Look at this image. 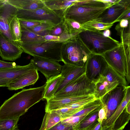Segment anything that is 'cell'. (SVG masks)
I'll list each match as a JSON object with an SVG mask.
<instances>
[{
    "mask_svg": "<svg viewBox=\"0 0 130 130\" xmlns=\"http://www.w3.org/2000/svg\"><path fill=\"white\" fill-rule=\"evenodd\" d=\"M126 86L119 84L99 99L106 113V120L113 114L121 103L125 95Z\"/></svg>",
    "mask_w": 130,
    "mask_h": 130,
    "instance_id": "obj_9",
    "label": "cell"
},
{
    "mask_svg": "<svg viewBox=\"0 0 130 130\" xmlns=\"http://www.w3.org/2000/svg\"><path fill=\"white\" fill-rule=\"evenodd\" d=\"M89 113L79 116L71 117L61 121L64 125L72 126L74 128Z\"/></svg>",
    "mask_w": 130,
    "mask_h": 130,
    "instance_id": "obj_37",
    "label": "cell"
},
{
    "mask_svg": "<svg viewBox=\"0 0 130 130\" xmlns=\"http://www.w3.org/2000/svg\"><path fill=\"white\" fill-rule=\"evenodd\" d=\"M102 106L89 113L77 125L73 130H91L99 122L98 112Z\"/></svg>",
    "mask_w": 130,
    "mask_h": 130,
    "instance_id": "obj_21",
    "label": "cell"
},
{
    "mask_svg": "<svg viewBox=\"0 0 130 130\" xmlns=\"http://www.w3.org/2000/svg\"><path fill=\"white\" fill-rule=\"evenodd\" d=\"M34 68L30 63L25 66L19 65L14 68L0 70V78L9 83Z\"/></svg>",
    "mask_w": 130,
    "mask_h": 130,
    "instance_id": "obj_18",
    "label": "cell"
},
{
    "mask_svg": "<svg viewBox=\"0 0 130 130\" xmlns=\"http://www.w3.org/2000/svg\"><path fill=\"white\" fill-rule=\"evenodd\" d=\"M115 29L117 31V35L120 36V43L130 46V24L126 27H122L118 24Z\"/></svg>",
    "mask_w": 130,
    "mask_h": 130,
    "instance_id": "obj_29",
    "label": "cell"
},
{
    "mask_svg": "<svg viewBox=\"0 0 130 130\" xmlns=\"http://www.w3.org/2000/svg\"><path fill=\"white\" fill-rule=\"evenodd\" d=\"M45 84L23 89L6 100L0 107V120L19 118L28 109L43 99Z\"/></svg>",
    "mask_w": 130,
    "mask_h": 130,
    "instance_id": "obj_1",
    "label": "cell"
},
{
    "mask_svg": "<svg viewBox=\"0 0 130 130\" xmlns=\"http://www.w3.org/2000/svg\"><path fill=\"white\" fill-rule=\"evenodd\" d=\"M17 11V8L9 3L6 0L0 7V34L16 44L11 33L10 25L12 20L16 16Z\"/></svg>",
    "mask_w": 130,
    "mask_h": 130,
    "instance_id": "obj_12",
    "label": "cell"
},
{
    "mask_svg": "<svg viewBox=\"0 0 130 130\" xmlns=\"http://www.w3.org/2000/svg\"><path fill=\"white\" fill-rule=\"evenodd\" d=\"M130 7L128 8L117 20L116 22H119L123 19H130Z\"/></svg>",
    "mask_w": 130,
    "mask_h": 130,
    "instance_id": "obj_42",
    "label": "cell"
},
{
    "mask_svg": "<svg viewBox=\"0 0 130 130\" xmlns=\"http://www.w3.org/2000/svg\"><path fill=\"white\" fill-rule=\"evenodd\" d=\"M123 0H119L107 8L96 19L94 20L100 23L107 24H114L130 6L124 4Z\"/></svg>",
    "mask_w": 130,
    "mask_h": 130,
    "instance_id": "obj_13",
    "label": "cell"
},
{
    "mask_svg": "<svg viewBox=\"0 0 130 130\" xmlns=\"http://www.w3.org/2000/svg\"><path fill=\"white\" fill-rule=\"evenodd\" d=\"M102 130H112L111 127L103 128Z\"/></svg>",
    "mask_w": 130,
    "mask_h": 130,
    "instance_id": "obj_48",
    "label": "cell"
},
{
    "mask_svg": "<svg viewBox=\"0 0 130 130\" xmlns=\"http://www.w3.org/2000/svg\"><path fill=\"white\" fill-rule=\"evenodd\" d=\"M130 102V86L126 87L125 95L120 105L113 114L107 119L102 122L103 128L111 127L115 120L123 111L127 105Z\"/></svg>",
    "mask_w": 130,
    "mask_h": 130,
    "instance_id": "obj_20",
    "label": "cell"
},
{
    "mask_svg": "<svg viewBox=\"0 0 130 130\" xmlns=\"http://www.w3.org/2000/svg\"><path fill=\"white\" fill-rule=\"evenodd\" d=\"M130 119V114L124 109L111 126L112 130H123L128 123Z\"/></svg>",
    "mask_w": 130,
    "mask_h": 130,
    "instance_id": "obj_30",
    "label": "cell"
},
{
    "mask_svg": "<svg viewBox=\"0 0 130 130\" xmlns=\"http://www.w3.org/2000/svg\"><path fill=\"white\" fill-rule=\"evenodd\" d=\"M10 29L14 41L19 46L21 43V29L20 23L16 16L12 20L10 25Z\"/></svg>",
    "mask_w": 130,
    "mask_h": 130,
    "instance_id": "obj_26",
    "label": "cell"
},
{
    "mask_svg": "<svg viewBox=\"0 0 130 130\" xmlns=\"http://www.w3.org/2000/svg\"><path fill=\"white\" fill-rule=\"evenodd\" d=\"M106 119V114L104 109L102 107L99 110L98 112V122H102L103 120Z\"/></svg>",
    "mask_w": 130,
    "mask_h": 130,
    "instance_id": "obj_41",
    "label": "cell"
},
{
    "mask_svg": "<svg viewBox=\"0 0 130 130\" xmlns=\"http://www.w3.org/2000/svg\"><path fill=\"white\" fill-rule=\"evenodd\" d=\"M85 66H76L64 64L62 66L61 73L63 79L58 86L54 95L67 85L85 73Z\"/></svg>",
    "mask_w": 130,
    "mask_h": 130,
    "instance_id": "obj_15",
    "label": "cell"
},
{
    "mask_svg": "<svg viewBox=\"0 0 130 130\" xmlns=\"http://www.w3.org/2000/svg\"><path fill=\"white\" fill-rule=\"evenodd\" d=\"M45 6L63 18L68 8L78 0H42Z\"/></svg>",
    "mask_w": 130,
    "mask_h": 130,
    "instance_id": "obj_19",
    "label": "cell"
},
{
    "mask_svg": "<svg viewBox=\"0 0 130 130\" xmlns=\"http://www.w3.org/2000/svg\"><path fill=\"white\" fill-rule=\"evenodd\" d=\"M79 33L69 34L64 32L61 35L58 36L50 35L43 36L46 41H55L64 42L77 36Z\"/></svg>",
    "mask_w": 130,
    "mask_h": 130,
    "instance_id": "obj_32",
    "label": "cell"
},
{
    "mask_svg": "<svg viewBox=\"0 0 130 130\" xmlns=\"http://www.w3.org/2000/svg\"><path fill=\"white\" fill-rule=\"evenodd\" d=\"M103 32L105 36L106 37H110V32L109 29L104 30Z\"/></svg>",
    "mask_w": 130,
    "mask_h": 130,
    "instance_id": "obj_45",
    "label": "cell"
},
{
    "mask_svg": "<svg viewBox=\"0 0 130 130\" xmlns=\"http://www.w3.org/2000/svg\"><path fill=\"white\" fill-rule=\"evenodd\" d=\"M21 43H32L46 41L43 36L33 32L22 26H21Z\"/></svg>",
    "mask_w": 130,
    "mask_h": 130,
    "instance_id": "obj_25",
    "label": "cell"
},
{
    "mask_svg": "<svg viewBox=\"0 0 130 130\" xmlns=\"http://www.w3.org/2000/svg\"><path fill=\"white\" fill-rule=\"evenodd\" d=\"M94 87V84L87 78L85 73L69 84L52 99L93 95Z\"/></svg>",
    "mask_w": 130,
    "mask_h": 130,
    "instance_id": "obj_5",
    "label": "cell"
},
{
    "mask_svg": "<svg viewBox=\"0 0 130 130\" xmlns=\"http://www.w3.org/2000/svg\"><path fill=\"white\" fill-rule=\"evenodd\" d=\"M30 61L34 68L41 73L47 80L59 74L61 72L62 66L56 61L34 56Z\"/></svg>",
    "mask_w": 130,
    "mask_h": 130,
    "instance_id": "obj_11",
    "label": "cell"
},
{
    "mask_svg": "<svg viewBox=\"0 0 130 130\" xmlns=\"http://www.w3.org/2000/svg\"><path fill=\"white\" fill-rule=\"evenodd\" d=\"M124 110L126 112L130 114V102L127 105Z\"/></svg>",
    "mask_w": 130,
    "mask_h": 130,
    "instance_id": "obj_46",
    "label": "cell"
},
{
    "mask_svg": "<svg viewBox=\"0 0 130 130\" xmlns=\"http://www.w3.org/2000/svg\"><path fill=\"white\" fill-rule=\"evenodd\" d=\"M17 9L30 10L41 8L45 6L42 0H6Z\"/></svg>",
    "mask_w": 130,
    "mask_h": 130,
    "instance_id": "obj_23",
    "label": "cell"
},
{
    "mask_svg": "<svg viewBox=\"0 0 130 130\" xmlns=\"http://www.w3.org/2000/svg\"></svg>",
    "mask_w": 130,
    "mask_h": 130,
    "instance_id": "obj_49",
    "label": "cell"
},
{
    "mask_svg": "<svg viewBox=\"0 0 130 130\" xmlns=\"http://www.w3.org/2000/svg\"><path fill=\"white\" fill-rule=\"evenodd\" d=\"M23 52L19 46L0 34V56L3 60L15 61L21 57Z\"/></svg>",
    "mask_w": 130,
    "mask_h": 130,
    "instance_id": "obj_14",
    "label": "cell"
},
{
    "mask_svg": "<svg viewBox=\"0 0 130 130\" xmlns=\"http://www.w3.org/2000/svg\"><path fill=\"white\" fill-rule=\"evenodd\" d=\"M62 120L59 115L54 111L45 112L39 130H47Z\"/></svg>",
    "mask_w": 130,
    "mask_h": 130,
    "instance_id": "obj_24",
    "label": "cell"
},
{
    "mask_svg": "<svg viewBox=\"0 0 130 130\" xmlns=\"http://www.w3.org/2000/svg\"><path fill=\"white\" fill-rule=\"evenodd\" d=\"M130 46L120 43L118 46L102 55L109 66L125 78L126 60L130 59Z\"/></svg>",
    "mask_w": 130,
    "mask_h": 130,
    "instance_id": "obj_6",
    "label": "cell"
},
{
    "mask_svg": "<svg viewBox=\"0 0 130 130\" xmlns=\"http://www.w3.org/2000/svg\"><path fill=\"white\" fill-rule=\"evenodd\" d=\"M78 36L92 54L102 55L120 44L110 37L105 36L101 31L84 30Z\"/></svg>",
    "mask_w": 130,
    "mask_h": 130,
    "instance_id": "obj_2",
    "label": "cell"
},
{
    "mask_svg": "<svg viewBox=\"0 0 130 130\" xmlns=\"http://www.w3.org/2000/svg\"><path fill=\"white\" fill-rule=\"evenodd\" d=\"M108 66L102 55L91 54L85 64L86 75L94 84L98 80Z\"/></svg>",
    "mask_w": 130,
    "mask_h": 130,
    "instance_id": "obj_10",
    "label": "cell"
},
{
    "mask_svg": "<svg viewBox=\"0 0 130 130\" xmlns=\"http://www.w3.org/2000/svg\"><path fill=\"white\" fill-rule=\"evenodd\" d=\"M102 122H99L91 130H102Z\"/></svg>",
    "mask_w": 130,
    "mask_h": 130,
    "instance_id": "obj_44",
    "label": "cell"
},
{
    "mask_svg": "<svg viewBox=\"0 0 130 130\" xmlns=\"http://www.w3.org/2000/svg\"><path fill=\"white\" fill-rule=\"evenodd\" d=\"M19 119L0 120V130H19L17 124Z\"/></svg>",
    "mask_w": 130,
    "mask_h": 130,
    "instance_id": "obj_33",
    "label": "cell"
},
{
    "mask_svg": "<svg viewBox=\"0 0 130 130\" xmlns=\"http://www.w3.org/2000/svg\"><path fill=\"white\" fill-rule=\"evenodd\" d=\"M64 31V28L63 20L50 30L42 33L41 36H43L47 35H50L58 36L61 35Z\"/></svg>",
    "mask_w": 130,
    "mask_h": 130,
    "instance_id": "obj_36",
    "label": "cell"
},
{
    "mask_svg": "<svg viewBox=\"0 0 130 130\" xmlns=\"http://www.w3.org/2000/svg\"><path fill=\"white\" fill-rule=\"evenodd\" d=\"M17 9L16 17L19 19L50 23L56 25L63 20V18L45 6L34 10Z\"/></svg>",
    "mask_w": 130,
    "mask_h": 130,
    "instance_id": "obj_8",
    "label": "cell"
},
{
    "mask_svg": "<svg viewBox=\"0 0 130 130\" xmlns=\"http://www.w3.org/2000/svg\"><path fill=\"white\" fill-rule=\"evenodd\" d=\"M21 26L26 28L35 27L41 24L43 22L31 20L18 19Z\"/></svg>",
    "mask_w": 130,
    "mask_h": 130,
    "instance_id": "obj_38",
    "label": "cell"
},
{
    "mask_svg": "<svg viewBox=\"0 0 130 130\" xmlns=\"http://www.w3.org/2000/svg\"><path fill=\"white\" fill-rule=\"evenodd\" d=\"M91 54L78 35L63 42L61 47V56L64 64L85 66L88 58Z\"/></svg>",
    "mask_w": 130,
    "mask_h": 130,
    "instance_id": "obj_3",
    "label": "cell"
},
{
    "mask_svg": "<svg viewBox=\"0 0 130 130\" xmlns=\"http://www.w3.org/2000/svg\"><path fill=\"white\" fill-rule=\"evenodd\" d=\"M63 79V77L60 74L47 80L45 84L43 99L47 101L53 98Z\"/></svg>",
    "mask_w": 130,
    "mask_h": 130,
    "instance_id": "obj_22",
    "label": "cell"
},
{
    "mask_svg": "<svg viewBox=\"0 0 130 130\" xmlns=\"http://www.w3.org/2000/svg\"><path fill=\"white\" fill-rule=\"evenodd\" d=\"M112 4L110 0H79L74 4L90 7H101L109 6Z\"/></svg>",
    "mask_w": 130,
    "mask_h": 130,
    "instance_id": "obj_31",
    "label": "cell"
},
{
    "mask_svg": "<svg viewBox=\"0 0 130 130\" xmlns=\"http://www.w3.org/2000/svg\"><path fill=\"white\" fill-rule=\"evenodd\" d=\"M65 31L69 34L79 33L84 30L82 25L72 19H63Z\"/></svg>",
    "mask_w": 130,
    "mask_h": 130,
    "instance_id": "obj_27",
    "label": "cell"
},
{
    "mask_svg": "<svg viewBox=\"0 0 130 130\" xmlns=\"http://www.w3.org/2000/svg\"><path fill=\"white\" fill-rule=\"evenodd\" d=\"M109 6L93 7L73 4L68 8L63 19L73 20L82 25L96 19Z\"/></svg>",
    "mask_w": 130,
    "mask_h": 130,
    "instance_id": "obj_7",
    "label": "cell"
},
{
    "mask_svg": "<svg viewBox=\"0 0 130 130\" xmlns=\"http://www.w3.org/2000/svg\"><path fill=\"white\" fill-rule=\"evenodd\" d=\"M74 127L63 124L61 121L47 130H73Z\"/></svg>",
    "mask_w": 130,
    "mask_h": 130,
    "instance_id": "obj_39",
    "label": "cell"
},
{
    "mask_svg": "<svg viewBox=\"0 0 130 130\" xmlns=\"http://www.w3.org/2000/svg\"><path fill=\"white\" fill-rule=\"evenodd\" d=\"M63 42L52 41L32 43H21L23 52L33 57L38 56L58 62L62 61L61 47Z\"/></svg>",
    "mask_w": 130,
    "mask_h": 130,
    "instance_id": "obj_4",
    "label": "cell"
},
{
    "mask_svg": "<svg viewBox=\"0 0 130 130\" xmlns=\"http://www.w3.org/2000/svg\"><path fill=\"white\" fill-rule=\"evenodd\" d=\"M15 62H8L0 60V70L17 67Z\"/></svg>",
    "mask_w": 130,
    "mask_h": 130,
    "instance_id": "obj_40",
    "label": "cell"
},
{
    "mask_svg": "<svg viewBox=\"0 0 130 130\" xmlns=\"http://www.w3.org/2000/svg\"><path fill=\"white\" fill-rule=\"evenodd\" d=\"M6 0H0V7H1L4 4Z\"/></svg>",
    "mask_w": 130,
    "mask_h": 130,
    "instance_id": "obj_47",
    "label": "cell"
},
{
    "mask_svg": "<svg viewBox=\"0 0 130 130\" xmlns=\"http://www.w3.org/2000/svg\"><path fill=\"white\" fill-rule=\"evenodd\" d=\"M113 24L103 23L94 20L83 24L82 28L83 30L101 31L109 29Z\"/></svg>",
    "mask_w": 130,
    "mask_h": 130,
    "instance_id": "obj_28",
    "label": "cell"
},
{
    "mask_svg": "<svg viewBox=\"0 0 130 130\" xmlns=\"http://www.w3.org/2000/svg\"><path fill=\"white\" fill-rule=\"evenodd\" d=\"M9 84L5 80L0 78V87H7Z\"/></svg>",
    "mask_w": 130,
    "mask_h": 130,
    "instance_id": "obj_43",
    "label": "cell"
},
{
    "mask_svg": "<svg viewBox=\"0 0 130 130\" xmlns=\"http://www.w3.org/2000/svg\"><path fill=\"white\" fill-rule=\"evenodd\" d=\"M56 25L51 23L44 22L40 25L35 27L26 28L33 32L41 36L42 33L50 30Z\"/></svg>",
    "mask_w": 130,
    "mask_h": 130,
    "instance_id": "obj_34",
    "label": "cell"
},
{
    "mask_svg": "<svg viewBox=\"0 0 130 130\" xmlns=\"http://www.w3.org/2000/svg\"><path fill=\"white\" fill-rule=\"evenodd\" d=\"M39 78L38 71L32 69L13 81L8 84V89L11 90H16L34 85Z\"/></svg>",
    "mask_w": 130,
    "mask_h": 130,
    "instance_id": "obj_16",
    "label": "cell"
},
{
    "mask_svg": "<svg viewBox=\"0 0 130 130\" xmlns=\"http://www.w3.org/2000/svg\"><path fill=\"white\" fill-rule=\"evenodd\" d=\"M83 108L76 109L70 107H64L58 109L53 111L59 115L62 119V120L71 117L72 115L78 112Z\"/></svg>",
    "mask_w": 130,
    "mask_h": 130,
    "instance_id": "obj_35",
    "label": "cell"
},
{
    "mask_svg": "<svg viewBox=\"0 0 130 130\" xmlns=\"http://www.w3.org/2000/svg\"><path fill=\"white\" fill-rule=\"evenodd\" d=\"M92 95L51 99L46 101L47 102L45 107V112L58 109L68 104L86 99Z\"/></svg>",
    "mask_w": 130,
    "mask_h": 130,
    "instance_id": "obj_17",
    "label": "cell"
}]
</instances>
